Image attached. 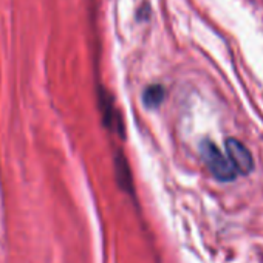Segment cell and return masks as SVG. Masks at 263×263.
Listing matches in <instances>:
<instances>
[{"instance_id":"1","label":"cell","mask_w":263,"mask_h":263,"mask_svg":"<svg viewBox=\"0 0 263 263\" xmlns=\"http://www.w3.org/2000/svg\"><path fill=\"white\" fill-rule=\"evenodd\" d=\"M203 161L209 172L218 181H232L237 177V171L231 164L229 158L221 154V151L212 141H203L200 146Z\"/></svg>"},{"instance_id":"2","label":"cell","mask_w":263,"mask_h":263,"mask_svg":"<svg viewBox=\"0 0 263 263\" xmlns=\"http://www.w3.org/2000/svg\"><path fill=\"white\" fill-rule=\"evenodd\" d=\"M224 151H226V157L229 158L231 164L234 166V169L237 171V174L241 175H249L254 169V160L251 152L248 151V147L240 143L235 138H228L224 141Z\"/></svg>"},{"instance_id":"3","label":"cell","mask_w":263,"mask_h":263,"mask_svg":"<svg viewBox=\"0 0 263 263\" xmlns=\"http://www.w3.org/2000/svg\"><path fill=\"white\" fill-rule=\"evenodd\" d=\"M99 105H101L104 124L107 127H110L113 132H118L121 137H124V127H122V122H121V116L118 115V111L115 108V104L111 102V98L104 91H101Z\"/></svg>"},{"instance_id":"4","label":"cell","mask_w":263,"mask_h":263,"mask_svg":"<svg viewBox=\"0 0 263 263\" xmlns=\"http://www.w3.org/2000/svg\"><path fill=\"white\" fill-rule=\"evenodd\" d=\"M115 174H116V180L119 183V186L127 191V192H134V180H132V172L127 163L125 155L118 151L115 155Z\"/></svg>"},{"instance_id":"5","label":"cell","mask_w":263,"mask_h":263,"mask_svg":"<svg viewBox=\"0 0 263 263\" xmlns=\"http://www.w3.org/2000/svg\"><path fill=\"white\" fill-rule=\"evenodd\" d=\"M164 99V87L160 84H152L149 85L144 93H143V102L147 108H155L158 107Z\"/></svg>"}]
</instances>
